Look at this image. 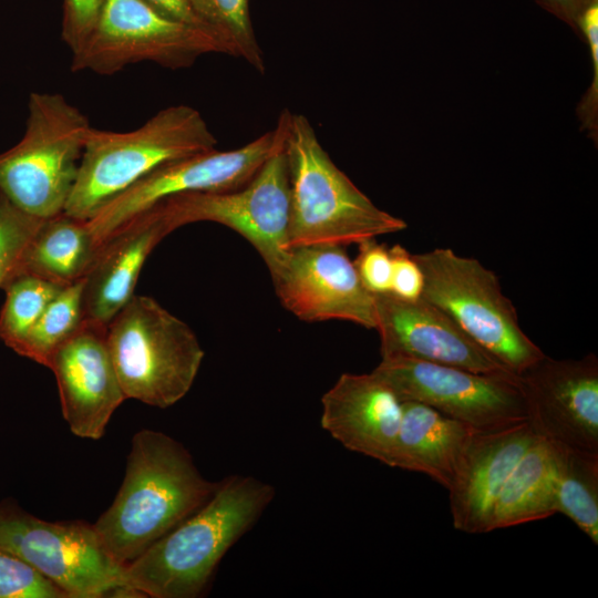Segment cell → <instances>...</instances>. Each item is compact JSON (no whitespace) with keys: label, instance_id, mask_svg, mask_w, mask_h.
Masks as SVG:
<instances>
[{"label":"cell","instance_id":"obj_1","mask_svg":"<svg viewBox=\"0 0 598 598\" xmlns=\"http://www.w3.org/2000/svg\"><path fill=\"white\" fill-rule=\"evenodd\" d=\"M217 485L202 475L182 443L144 429L132 439L113 503L93 525L114 558L126 566L197 512Z\"/></svg>","mask_w":598,"mask_h":598},{"label":"cell","instance_id":"obj_2","mask_svg":"<svg viewBox=\"0 0 598 598\" xmlns=\"http://www.w3.org/2000/svg\"><path fill=\"white\" fill-rule=\"evenodd\" d=\"M275 496L254 476L218 482L194 514L126 565V578L140 597L195 598L209 582L229 548L257 522Z\"/></svg>","mask_w":598,"mask_h":598},{"label":"cell","instance_id":"obj_3","mask_svg":"<svg viewBox=\"0 0 598 598\" xmlns=\"http://www.w3.org/2000/svg\"><path fill=\"white\" fill-rule=\"evenodd\" d=\"M289 188V246L360 244L404 230L406 223L379 208L332 162L309 120L283 110Z\"/></svg>","mask_w":598,"mask_h":598},{"label":"cell","instance_id":"obj_4","mask_svg":"<svg viewBox=\"0 0 598 598\" xmlns=\"http://www.w3.org/2000/svg\"><path fill=\"white\" fill-rule=\"evenodd\" d=\"M217 140L196 109L172 105L128 132L91 127L64 213L87 220L155 168L209 152Z\"/></svg>","mask_w":598,"mask_h":598},{"label":"cell","instance_id":"obj_5","mask_svg":"<svg viewBox=\"0 0 598 598\" xmlns=\"http://www.w3.org/2000/svg\"><path fill=\"white\" fill-rule=\"evenodd\" d=\"M106 343L126 399L159 409L188 393L205 355L187 323L140 295L107 324Z\"/></svg>","mask_w":598,"mask_h":598},{"label":"cell","instance_id":"obj_6","mask_svg":"<svg viewBox=\"0 0 598 598\" xmlns=\"http://www.w3.org/2000/svg\"><path fill=\"white\" fill-rule=\"evenodd\" d=\"M22 138L0 154V193L38 218L64 210L91 128L59 93L32 92Z\"/></svg>","mask_w":598,"mask_h":598},{"label":"cell","instance_id":"obj_7","mask_svg":"<svg viewBox=\"0 0 598 598\" xmlns=\"http://www.w3.org/2000/svg\"><path fill=\"white\" fill-rule=\"evenodd\" d=\"M423 274L421 298L446 313L473 341L515 375L545 353L519 326L498 277L451 248L414 254Z\"/></svg>","mask_w":598,"mask_h":598},{"label":"cell","instance_id":"obj_8","mask_svg":"<svg viewBox=\"0 0 598 598\" xmlns=\"http://www.w3.org/2000/svg\"><path fill=\"white\" fill-rule=\"evenodd\" d=\"M0 547L30 565L66 598L140 597L93 524L49 522L13 499L0 502Z\"/></svg>","mask_w":598,"mask_h":598},{"label":"cell","instance_id":"obj_9","mask_svg":"<svg viewBox=\"0 0 598 598\" xmlns=\"http://www.w3.org/2000/svg\"><path fill=\"white\" fill-rule=\"evenodd\" d=\"M277 126L276 148L243 187L183 193L153 206L173 231L196 221H213L235 230L258 251L270 275L281 267L290 250L289 176L282 132Z\"/></svg>","mask_w":598,"mask_h":598},{"label":"cell","instance_id":"obj_10","mask_svg":"<svg viewBox=\"0 0 598 598\" xmlns=\"http://www.w3.org/2000/svg\"><path fill=\"white\" fill-rule=\"evenodd\" d=\"M208 53L226 54L208 31L173 20L144 0H105L91 35L72 53L71 70L112 75L144 61L175 70Z\"/></svg>","mask_w":598,"mask_h":598},{"label":"cell","instance_id":"obj_11","mask_svg":"<svg viewBox=\"0 0 598 598\" xmlns=\"http://www.w3.org/2000/svg\"><path fill=\"white\" fill-rule=\"evenodd\" d=\"M373 372L401 401H416L477 432L497 431L527 421L517 375L481 373L415 359L381 358Z\"/></svg>","mask_w":598,"mask_h":598},{"label":"cell","instance_id":"obj_12","mask_svg":"<svg viewBox=\"0 0 598 598\" xmlns=\"http://www.w3.org/2000/svg\"><path fill=\"white\" fill-rule=\"evenodd\" d=\"M278 140L279 128L276 125L239 148H215L155 168L106 202L86 220L97 250L128 220L171 196L243 187L274 152Z\"/></svg>","mask_w":598,"mask_h":598},{"label":"cell","instance_id":"obj_13","mask_svg":"<svg viewBox=\"0 0 598 598\" xmlns=\"http://www.w3.org/2000/svg\"><path fill=\"white\" fill-rule=\"evenodd\" d=\"M270 276L281 305L300 320H342L375 329L374 295L363 286L344 246L290 248Z\"/></svg>","mask_w":598,"mask_h":598},{"label":"cell","instance_id":"obj_14","mask_svg":"<svg viewBox=\"0 0 598 598\" xmlns=\"http://www.w3.org/2000/svg\"><path fill=\"white\" fill-rule=\"evenodd\" d=\"M527 422L553 444L598 453V359L544 355L517 375Z\"/></svg>","mask_w":598,"mask_h":598},{"label":"cell","instance_id":"obj_15","mask_svg":"<svg viewBox=\"0 0 598 598\" xmlns=\"http://www.w3.org/2000/svg\"><path fill=\"white\" fill-rule=\"evenodd\" d=\"M62 415L70 431L99 440L126 399L107 343L106 329L85 322L51 355Z\"/></svg>","mask_w":598,"mask_h":598},{"label":"cell","instance_id":"obj_16","mask_svg":"<svg viewBox=\"0 0 598 598\" xmlns=\"http://www.w3.org/2000/svg\"><path fill=\"white\" fill-rule=\"evenodd\" d=\"M374 299L381 358H409L481 373H512L426 300H404L390 292L374 295Z\"/></svg>","mask_w":598,"mask_h":598},{"label":"cell","instance_id":"obj_17","mask_svg":"<svg viewBox=\"0 0 598 598\" xmlns=\"http://www.w3.org/2000/svg\"><path fill=\"white\" fill-rule=\"evenodd\" d=\"M321 404V426L334 440L393 467L402 401L380 377L342 373Z\"/></svg>","mask_w":598,"mask_h":598},{"label":"cell","instance_id":"obj_18","mask_svg":"<svg viewBox=\"0 0 598 598\" xmlns=\"http://www.w3.org/2000/svg\"><path fill=\"white\" fill-rule=\"evenodd\" d=\"M536 437L527 421L474 433L447 489L455 529L467 534L489 533L502 488Z\"/></svg>","mask_w":598,"mask_h":598},{"label":"cell","instance_id":"obj_19","mask_svg":"<svg viewBox=\"0 0 598 598\" xmlns=\"http://www.w3.org/2000/svg\"><path fill=\"white\" fill-rule=\"evenodd\" d=\"M173 230L155 207L135 216L99 248L83 279L84 321L106 329L135 295L142 267Z\"/></svg>","mask_w":598,"mask_h":598},{"label":"cell","instance_id":"obj_20","mask_svg":"<svg viewBox=\"0 0 598 598\" xmlns=\"http://www.w3.org/2000/svg\"><path fill=\"white\" fill-rule=\"evenodd\" d=\"M475 432L432 406L402 401L393 467L422 473L448 489Z\"/></svg>","mask_w":598,"mask_h":598},{"label":"cell","instance_id":"obj_21","mask_svg":"<svg viewBox=\"0 0 598 598\" xmlns=\"http://www.w3.org/2000/svg\"><path fill=\"white\" fill-rule=\"evenodd\" d=\"M96 252L87 221L62 212L43 219L10 277L27 274L66 287L84 279Z\"/></svg>","mask_w":598,"mask_h":598},{"label":"cell","instance_id":"obj_22","mask_svg":"<svg viewBox=\"0 0 598 598\" xmlns=\"http://www.w3.org/2000/svg\"><path fill=\"white\" fill-rule=\"evenodd\" d=\"M554 514V448L537 436L505 482L494 506L489 532Z\"/></svg>","mask_w":598,"mask_h":598},{"label":"cell","instance_id":"obj_23","mask_svg":"<svg viewBox=\"0 0 598 598\" xmlns=\"http://www.w3.org/2000/svg\"><path fill=\"white\" fill-rule=\"evenodd\" d=\"M550 443V442H549ZM556 513L598 544V453L553 444Z\"/></svg>","mask_w":598,"mask_h":598},{"label":"cell","instance_id":"obj_24","mask_svg":"<svg viewBox=\"0 0 598 598\" xmlns=\"http://www.w3.org/2000/svg\"><path fill=\"white\" fill-rule=\"evenodd\" d=\"M204 25L223 44L226 54L266 72L264 52L251 23L249 0H187Z\"/></svg>","mask_w":598,"mask_h":598},{"label":"cell","instance_id":"obj_25","mask_svg":"<svg viewBox=\"0 0 598 598\" xmlns=\"http://www.w3.org/2000/svg\"><path fill=\"white\" fill-rule=\"evenodd\" d=\"M82 291L83 279L63 287L14 352L48 367L53 352L84 323Z\"/></svg>","mask_w":598,"mask_h":598},{"label":"cell","instance_id":"obj_26","mask_svg":"<svg viewBox=\"0 0 598 598\" xmlns=\"http://www.w3.org/2000/svg\"><path fill=\"white\" fill-rule=\"evenodd\" d=\"M62 288L32 275L10 277L2 287L6 291L0 311V339L3 343L16 351Z\"/></svg>","mask_w":598,"mask_h":598},{"label":"cell","instance_id":"obj_27","mask_svg":"<svg viewBox=\"0 0 598 598\" xmlns=\"http://www.w3.org/2000/svg\"><path fill=\"white\" fill-rule=\"evenodd\" d=\"M43 218L29 215L0 193V288L10 277Z\"/></svg>","mask_w":598,"mask_h":598},{"label":"cell","instance_id":"obj_28","mask_svg":"<svg viewBox=\"0 0 598 598\" xmlns=\"http://www.w3.org/2000/svg\"><path fill=\"white\" fill-rule=\"evenodd\" d=\"M0 598H66L49 579L0 547Z\"/></svg>","mask_w":598,"mask_h":598},{"label":"cell","instance_id":"obj_29","mask_svg":"<svg viewBox=\"0 0 598 598\" xmlns=\"http://www.w3.org/2000/svg\"><path fill=\"white\" fill-rule=\"evenodd\" d=\"M581 40L590 48L592 81L577 106V116L581 128L595 140L598 137V2L584 12L580 21Z\"/></svg>","mask_w":598,"mask_h":598},{"label":"cell","instance_id":"obj_30","mask_svg":"<svg viewBox=\"0 0 598 598\" xmlns=\"http://www.w3.org/2000/svg\"><path fill=\"white\" fill-rule=\"evenodd\" d=\"M363 286L373 295L391 290L392 259L390 248L375 239L359 244V254L353 261Z\"/></svg>","mask_w":598,"mask_h":598},{"label":"cell","instance_id":"obj_31","mask_svg":"<svg viewBox=\"0 0 598 598\" xmlns=\"http://www.w3.org/2000/svg\"><path fill=\"white\" fill-rule=\"evenodd\" d=\"M105 0H64L62 39L72 53L91 35Z\"/></svg>","mask_w":598,"mask_h":598},{"label":"cell","instance_id":"obj_32","mask_svg":"<svg viewBox=\"0 0 598 598\" xmlns=\"http://www.w3.org/2000/svg\"><path fill=\"white\" fill-rule=\"evenodd\" d=\"M392 259L390 293L404 300L420 299L423 291V274L414 259L401 245L390 248Z\"/></svg>","mask_w":598,"mask_h":598},{"label":"cell","instance_id":"obj_33","mask_svg":"<svg viewBox=\"0 0 598 598\" xmlns=\"http://www.w3.org/2000/svg\"><path fill=\"white\" fill-rule=\"evenodd\" d=\"M547 12L566 23L581 39L580 21L588 7L598 0H535Z\"/></svg>","mask_w":598,"mask_h":598},{"label":"cell","instance_id":"obj_34","mask_svg":"<svg viewBox=\"0 0 598 598\" xmlns=\"http://www.w3.org/2000/svg\"><path fill=\"white\" fill-rule=\"evenodd\" d=\"M164 16L208 31L187 0H144ZM209 32V31H208ZM210 33V32H209ZM213 34V33H212ZM214 35V34H213ZM215 37V35H214Z\"/></svg>","mask_w":598,"mask_h":598}]
</instances>
